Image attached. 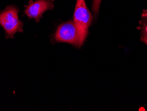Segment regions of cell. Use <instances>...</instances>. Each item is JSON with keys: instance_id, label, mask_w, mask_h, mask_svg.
<instances>
[{"instance_id": "1", "label": "cell", "mask_w": 147, "mask_h": 111, "mask_svg": "<svg viewBox=\"0 0 147 111\" xmlns=\"http://www.w3.org/2000/svg\"><path fill=\"white\" fill-rule=\"evenodd\" d=\"M92 21V14L86 5L85 0H77L74 14V22L79 32L80 47L82 46L86 40Z\"/></svg>"}, {"instance_id": "2", "label": "cell", "mask_w": 147, "mask_h": 111, "mask_svg": "<svg viewBox=\"0 0 147 111\" xmlns=\"http://www.w3.org/2000/svg\"><path fill=\"white\" fill-rule=\"evenodd\" d=\"M19 9L9 5L0 12V25L3 28L7 38H12L17 32L23 31V24L19 20Z\"/></svg>"}, {"instance_id": "3", "label": "cell", "mask_w": 147, "mask_h": 111, "mask_svg": "<svg viewBox=\"0 0 147 111\" xmlns=\"http://www.w3.org/2000/svg\"><path fill=\"white\" fill-rule=\"evenodd\" d=\"M55 39L58 42L70 43L76 47H80L79 32L74 21L60 24L55 33Z\"/></svg>"}, {"instance_id": "4", "label": "cell", "mask_w": 147, "mask_h": 111, "mask_svg": "<svg viewBox=\"0 0 147 111\" xmlns=\"http://www.w3.org/2000/svg\"><path fill=\"white\" fill-rule=\"evenodd\" d=\"M53 3V0H31L25 6V14L29 18L38 21L45 12L54 7Z\"/></svg>"}, {"instance_id": "5", "label": "cell", "mask_w": 147, "mask_h": 111, "mask_svg": "<svg viewBox=\"0 0 147 111\" xmlns=\"http://www.w3.org/2000/svg\"><path fill=\"white\" fill-rule=\"evenodd\" d=\"M101 0H93V5H92V10L94 12V14L97 16L99 13V7H100Z\"/></svg>"}, {"instance_id": "6", "label": "cell", "mask_w": 147, "mask_h": 111, "mask_svg": "<svg viewBox=\"0 0 147 111\" xmlns=\"http://www.w3.org/2000/svg\"><path fill=\"white\" fill-rule=\"evenodd\" d=\"M141 41L147 45V24L143 26L141 31Z\"/></svg>"}]
</instances>
